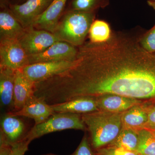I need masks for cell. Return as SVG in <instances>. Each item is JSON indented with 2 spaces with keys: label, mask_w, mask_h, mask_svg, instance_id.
<instances>
[{
  "label": "cell",
  "mask_w": 155,
  "mask_h": 155,
  "mask_svg": "<svg viewBox=\"0 0 155 155\" xmlns=\"http://www.w3.org/2000/svg\"><path fill=\"white\" fill-rule=\"evenodd\" d=\"M150 130L151 131V132H152V133L153 134V135L155 137V130Z\"/></svg>",
  "instance_id": "4dcf8cb0"
},
{
  "label": "cell",
  "mask_w": 155,
  "mask_h": 155,
  "mask_svg": "<svg viewBox=\"0 0 155 155\" xmlns=\"http://www.w3.org/2000/svg\"><path fill=\"white\" fill-rule=\"evenodd\" d=\"M68 129L86 131V126L82 120L81 114L54 113L44 122L34 125L25 139L31 142L46 134Z\"/></svg>",
  "instance_id": "277c9868"
},
{
  "label": "cell",
  "mask_w": 155,
  "mask_h": 155,
  "mask_svg": "<svg viewBox=\"0 0 155 155\" xmlns=\"http://www.w3.org/2000/svg\"><path fill=\"white\" fill-rule=\"evenodd\" d=\"M122 114L98 110L81 114L94 149L104 147L115 140L122 127Z\"/></svg>",
  "instance_id": "7a4b0ae2"
},
{
  "label": "cell",
  "mask_w": 155,
  "mask_h": 155,
  "mask_svg": "<svg viewBox=\"0 0 155 155\" xmlns=\"http://www.w3.org/2000/svg\"><path fill=\"white\" fill-rule=\"evenodd\" d=\"M21 116L7 112L1 119L0 143L13 146L25 139L28 131Z\"/></svg>",
  "instance_id": "30bf717a"
},
{
  "label": "cell",
  "mask_w": 155,
  "mask_h": 155,
  "mask_svg": "<svg viewBox=\"0 0 155 155\" xmlns=\"http://www.w3.org/2000/svg\"><path fill=\"white\" fill-rule=\"evenodd\" d=\"M8 113L14 116L33 119L35 125L44 122L50 116L55 113L51 105L48 104L41 97L34 94L29 97L19 110Z\"/></svg>",
  "instance_id": "8fae6325"
},
{
  "label": "cell",
  "mask_w": 155,
  "mask_h": 155,
  "mask_svg": "<svg viewBox=\"0 0 155 155\" xmlns=\"http://www.w3.org/2000/svg\"><path fill=\"white\" fill-rule=\"evenodd\" d=\"M12 146L5 143H0V155H10Z\"/></svg>",
  "instance_id": "83f0119b"
},
{
  "label": "cell",
  "mask_w": 155,
  "mask_h": 155,
  "mask_svg": "<svg viewBox=\"0 0 155 155\" xmlns=\"http://www.w3.org/2000/svg\"><path fill=\"white\" fill-rule=\"evenodd\" d=\"M72 61H62L29 64L21 69L23 75L34 84L62 73L69 69Z\"/></svg>",
  "instance_id": "9c48e42d"
},
{
  "label": "cell",
  "mask_w": 155,
  "mask_h": 155,
  "mask_svg": "<svg viewBox=\"0 0 155 155\" xmlns=\"http://www.w3.org/2000/svg\"><path fill=\"white\" fill-rule=\"evenodd\" d=\"M138 144L137 153L139 155H155V137L150 130H137Z\"/></svg>",
  "instance_id": "ffe728a7"
},
{
  "label": "cell",
  "mask_w": 155,
  "mask_h": 155,
  "mask_svg": "<svg viewBox=\"0 0 155 155\" xmlns=\"http://www.w3.org/2000/svg\"><path fill=\"white\" fill-rule=\"evenodd\" d=\"M78 48L71 67L45 81L50 104L109 94L155 103V52L147 51L137 40L117 35Z\"/></svg>",
  "instance_id": "6da1fadb"
},
{
  "label": "cell",
  "mask_w": 155,
  "mask_h": 155,
  "mask_svg": "<svg viewBox=\"0 0 155 155\" xmlns=\"http://www.w3.org/2000/svg\"><path fill=\"white\" fill-rule=\"evenodd\" d=\"M26 29L10 11L0 13V40H19Z\"/></svg>",
  "instance_id": "e0dca14e"
},
{
  "label": "cell",
  "mask_w": 155,
  "mask_h": 155,
  "mask_svg": "<svg viewBox=\"0 0 155 155\" xmlns=\"http://www.w3.org/2000/svg\"><path fill=\"white\" fill-rule=\"evenodd\" d=\"M147 115V121L143 128L155 130V103L148 106Z\"/></svg>",
  "instance_id": "4316f807"
},
{
  "label": "cell",
  "mask_w": 155,
  "mask_h": 155,
  "mask_svg": "<svg viewBox=\"0 0 155 155\" xmlns=\"http://www.w3.org/2000/svg\"><path fill=\"white\" fill-rule=\"evenodd\" d=\"M138 140L137 130L122 127L115 140L108 145L137 152Z\"/></svg>",
  "instance_id": "d6986e66"
},
{
  "label": "cell",
  "mask_w": 155,
  "mask_h": 155,
  "mask_svg": "<svg viewBox=\"0 0 155 155\" xmlns=\"http://www.w3.org/2000/svg\"><path fill=\"white\" fill-rule=\"evenodd\" d=\"M94 99L99 110L113 113H123L142 103L140 100L116 94H105Z\"/></svg>",
  "instance_id": "4fadbf2b"
},
{
  "label": "cell",
  "mask_w": 155,
  "mask_h": 155,
  "mask_svg": "<svg viewBox=\"0 0 155 155\" xmlns=\"http://www.w3.org/2000/svg\"><path fill=\"white\" fill-rule=\"evenodd\" d=\"M53 0H27L25 3L10 6V11L25 29L48 8Z\"/></svg>",
  "instance_id": "52a82bcc"
},
{
  "label": "cell",
  "mask_w": 155,
  "mask_h": 155,
  "mask_svg": "<svg viewBox=\"0 0 155 155\" xmlns=\"http://www.w3.org/2000/svg\"><path fill=\"white\" fill-rule=\"evenodd\" d=\"M94 18V11L83 12L72 10L60 20L53 34L59 40L78 47L84 44Z\"/></svg>",
  "instance_id": "3957f363"
},
{
  "label": "cell",
  "mask_w": 155,
  "mask_h": 155,
  "mask_svg": "<svg viewBox=\"0 0 155 155\" xmlns=\"http://www.w3.org/2000/svg\"><path fill=\"white\" fill-rule=\"evenodd\" d=\"M68 0H53L47 10L33 22L32 27L54 33Z\"/></svg>",
  "instance_id": "7c38bea8"
},
{
  "label": "cell",
  "mask_w": 155,
  "mask_h": 155,
  "mask_svg": "<svg viewBox=\"0 0 155 155\" xmlns=\"http://www.w3.org/2000/svg\"><path fill=\"white\" fill-rule=\"evenodd\" d=\"M59 41L51 32L31 27L26 29L19 41L27 55L30 56L42 52Z\"/></svg>",
  "instance_id": "8992f818"
},
{
  "label": "cell",
  "mask_w": 155,
  "mask_h": 155,
  "mask_svg": "<svg viewBox=\"0 0 155 155\" xmlns=\"http://www.w3.org/2000/svg\"><path fill=\"white\" fill-rule=\"evenodd\" d=\"M112 34L110 28L107 22L103 20H95L91 26L89 32L90 41L102 43L110 38Z\"/></svg>",
  "instance_id": "44dd1931"
},
{
  "label": "cell",
  "mask_w": 155,
  "mask_h": 155,
  "mask_svg": "<svg viewBox=\"0 0 155 155\" xmlns=\"http://www.w3.org/2000/svg\"><path fill=\"white\" fill-rule=\"evenodd\" d=\"M34 84L23 75L21 69L17 70L15 76L14 94V109L19 110L31 96L34 94Z\"/></svg>",
  "instance_id": "2e32d148"
},
{
  "label": "cell",
  "mask_w": 155,
  "mask_h": 155,
  "mask_svg": "<svg viewBox=\"0 0 155 155\" xmlns=\"http://www.w3.org/2000/svg\"><path fill=\"white\" fill-rule=\"evenodd\" d=\"M28 65V56L19 40H0V67L17 71Z\"/></svg>",
  "instance_id": "5b68a950"
},
{
  "label": "cell",
  "mask_w": 155,
  "mask_h": 155,
  "mask_svg": "<svg viewBox=\"0 0 155 155\" xmlns=\"http://www.w3.org/2000/svg\"><path fill=\"white\" fill-rule=\"evenodd\" d=\"M142 47L150 53L155 52V25L140 41Z\"/></svg>",
  "instance_id": "cb8c5ba5"
},
{
  "label": "cell",
  "mask_w": 155,
  "mask_h": 155,
  "mask_svg": "<svg viewBox=\"0 0 155 155\" xmlns=\"http://www.w3.org/2000/svg\"><path fill=\"white\" fill-rule=\"evenodd\" d=\"M147 107L138 105L122 113V127L136 130L144 128L147 121Z\"/></svg>",
  "instance_id": "ac0fdd59"
},
{
  "label": "cell",
  "mask_w": 155,
  "mask_h": 155,
  "mask_svg": "<svg viewBox=\"0 0 155 155\" xmlns=\"http://www.w3.org/2000/svg\"><path fill=\"white\" fill-rule=\"evenodd\" d=\"M51 105L55 113L83 114L99 110L95 99L91 97L78 98Z\"/></svg>",
  "instance_id": "9a60e30c"
},
{
  "label": "cell",
  "mask_w": 155,
  "mask_h": 155,
  "mask_svg": "<svg viewBox=\"0 0 155 155\" xmlns=\"http://www.w3.org/2000/svg\"><path fill=\"white\" fill-rule=\"evenodd\" d=\"M70 155H96L92 150L91 145L86 134L83 137L77 149Z\"/></svg>",
  "instance_id": "d4e9b609"
},
{
  "label": "cell",
  "mask_w": 155,
  "mask_h": 155,
  "mask_svg": "<svg viewBox=\"0 0 155 155\" xmlns=\"http://www.w3.org/2000/svg\"><path fill=\"white\" fill-rule=\"evenodd\" d=\"M16 71L0 67V101L2 107L8 112L14 109V84Z\"/></svg>",
  "instance_id": "5bb4252c"
},
{
  "label": "cell",
  "mask_w": 155,
  "mask_h": 155,
  "mask_svg": "<svg viewBox=\"0 0 155 155\" xmlns=\"http://www.w3.org/2000/svg\"><path fill=\"white\" fill-rule=\"evenodd\" d=\"M150 1H153V2H155V0H150Z\"/></svg>",
  "instance_id": "1f68e13d"
},
{
  "label": "cell",
  "mask_w": 155,
  "mask_h": 155,
  "mask_svg": "<svg viewBox=\"0 0 155 155\" xmlns=\"http://www.w3.org/2000/svg\"><path fill=\"white\" fill-rule=\"evenodd\" d=\"M41 155H60L58 154H56L54 153H47V154H43Z\"/></svg>",
  "instance_id": "f546056e"
},
{
  "label": "cell",
  "mask_w": 155,
  "mask_h": 155,
  "mask_svg": "<svg viewBox=\"0 0 155 155\" xmlns=\"http://www.w3.org/2000/svg\"><path fill=\"white\" fill-rule=\"evenodd\" d=\"M96 155H139L135 152L130 151L116 147L108 146L95 150Z\"/></svg>",
  "instance_id": "603a6c76"
},
{
  "label": "cell",
  "mask_w": 155,
  "mask_h": 155,
  "mask_svg": "<svg viewBox=\"0 0 155 155\" xmlns=\"http://www.w3.org/2000/svg\"><path fill=\"white\" fill-rule=\"evenodd\" d=\"M31 142L28 140H23L22 141L12 146L10 155H25L28 150V146Z\"/></svg>",
  "instance_id": "484cf974"
},
{
  "label": "cell",
  "mask_w": 155,
  "mask_h": 155,
  "mask_svg": "<svg viewBox=\"0 0 155 155\" xmlns=\"http://www.w3.org/2000/svg\"><path fill=\"white\" fill-rule=\"evenodd\" d=\"M106 3V0H73L72 10L83 12H93Z\"/></svg>",
  "instance_id": "7402d4cb"
},
{
  "label": "cell",
  "mask_w": 155,
  "mask_h": 155,
  "mask_svg": "<svg viewBox=\"0 0 155 155\" xmlns=\"http://www.w3.org/2000/svg\"><path fill=\"white\" fill-rule=\"evenodd\" d=\"M147 3L154 10H155V2H153V1H150V0H148L147 1Z\"/></svg>",
  "instance_id": "f1b7e54d"
},
{
  "label": "cell",
  "mask_w": 155,
  "mask_h": 155,
  "mask_svg": "<svg viewBox=\"0 0 155 155\" xmlns=\"http://www.w3.org/2000/svg\"><path fill=\"white\" fill-rule=\"evenodd\" d=\"M77 52L76 47L67 42L59 41L42 52L28 56V65L62 61H72L75 60Z\"/></svg>",
  "instance_id": "ba28073f"
}]
</instances>
